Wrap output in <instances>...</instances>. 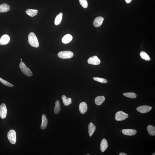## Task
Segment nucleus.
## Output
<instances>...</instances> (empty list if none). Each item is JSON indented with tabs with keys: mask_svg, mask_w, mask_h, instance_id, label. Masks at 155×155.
<instances>
[{
	"mask_svg": "<svg viewBox=\"0 0 155 155\" xmlns=\"http://www.w3.org/2000/svg\"><path fill=\"white\" fill-rule=\"evenodd\" d=\"M28 42L31 46L37 48L39 46V43L36 35L33 32H31L28 37Z\"/></svg>",
	"mask_w": 155,
	"mask_h": 155,
	"instance_id": "1",
	"label": "nucleus"
},
{
	"mask_svg": "<svg viewBox=\"0 0 155 155\" xmlns=\"http://www.w3.org/2000/svg\"><path fill=\"white\" fill-rule=\"evenodd\" d=\"M19 67L22 72L26 76H32V73L30 69L26 66L22 60H21V62L20 63Z\"/></svg>",
	"mask_w": 155,
	"mask_h": 155,
	"instance_id": "2",
	"label": "nucleus"
},
{
	"mask_svg": "<svg viewBox=\"0 0 155 155\" xmlns=\"http://www.w3.org/2000/svg\"><path fill=\"white\" fill-rule=\"evenodd\" d=\"M74 54L70 51H63L60 52L58 54L59 57L62 59H70L73 56Z\"/></svg>",
	"mask_w": 155,
	"mask_h": 155,
	"instance_id": "3",
	"label": "nucleus"
},
{
	"mask_svg": "<svg viewBox=\"0 0 155 155\" xmlns=\"http://www.w3.org/2000/svg\"><path fill=\"white\" fill-rule=\"evenodd\" d=\"M8 139L11 143L15 144L16 142V133L13 130H10L7 134Z\"/></svg>",
	"mask_w": 155,
	"mask_h": 155,
	"instance_id": "4",
	"label": "nucleus"
},
{
	"mask_svg": "<svg viewBox=\"0 0 155 155\" xmlns=\"http://www.w3.org/2000/svg\"><path fill=\"white\" fill-rule=\"evenodd\" d=\"M128 115L122 111L118 112L115 115V119L117 121H121L127 118Z\"/></svg>",
	"mask_w": 155,
	"mask_h": 155,
	"instance_id": "5",
	"label": "nucleus"
},
{
	"mask_svg": "<svg viewBox=\"0 0 155 155\" xmlns=\"http://www.w3.org/2000/svg\"><path fill=\"white\" fill-rule=\"evenodd\" d=\"M7 110L6 106L4 103H2L0 106V117L2 119L6 117Z\"/></svg>",
	"mask_w": 155,
	"mask_h": 155,
	"instance_id": "6",
	"label": "nucleus"
},
{
	"mask_svg": "<svg viewBox=\"0 0 155 155\" xmlns=\"http://www.w3.org/2000/svg\"><path fill=\"white\" fill-rule=\"evenodd\" d=\"M88 62L90 64L97 65L100 64L101 61L96 56H94L88 59Z\"/></svg>",
	"mask_w": 155,
	"mask_h": 155,
	"instance_id": "7",
	"label": "nucleus"
},
{
	"mask_svg": "<svg viewBox=\"0 0 155 155\" xmlns=\"http://www.w3.org/2000/svg\"><path fill=\"white\" fill-rule=\"evenodd\" d=\"M152 108L150 106L143 105L137 108L136 110L138 112L141 113H145L149 112Z\"/></svg>",
	"mask_w": 155,
	"mask_h": 155,
	"instance_id": "8",
	"label": "nucleus"
},
{
	"mask_svg": "<svg viewBox=\"0 0 155 155\" xmlns=\"http://www.w3.org/2000/svg\"><path fill=\"white\" fill-rule=\"evenodd\" d=\"M122 132L125 135L132 136L136 134L137 131L133 129H124L122 130Z\"/></svg>",
	"mask_w": 155,
	"mask_h": 155,
	"instance_id": "9",
	"label": "nucleus"
},
{
	"mask_svg": "<svg viewBox=\"0 0 155 155\" xmlns=\"http://www.w3.org/2000/svg\"><path fill=\"white\" fill-rule=\"evenodd\" d=\"M10 40V37L8 35H3L0 39V45H5L8 44Z\"/></svg>",
	"mask_w": 155,
	"mask_h": 155,
	"instance_id": "10",
	"label": "nucleus"
},
{
	"mask_svg": "<svg viewBox=\"0 0 155 155\" xmlns=\"http://www.w3.org/2000/svg\"><path fill=\"white\" fill-rule=\"evenodd\" d=\"M104 19L102 17H99L96 18L93 22L94 26L95 27H99L102 24Z\"/></svg>",
	"mask_w": 155,
	"mask_h": 155,
	"instance_id": "11",
	"label": "nucleus"
},
{
	"mask_svg": "<svg viewBox=\"0 0 155 155\" xmlns=\"http://www.w3.org/2000/svg\"><path fill=\"white\" fill-rule=\"evenodd\" d=\"M88 107L87 103L83 102L80 103L79 105V110L82 114H84L87 110Z\"/></svg>",
	"mask_w": 155,
	"mask_h": 155,
	"instance_id": "12",
	"label": "nucleus"
},
{
	"mask_svg": "<svg viewBox=\"0 0 155 155\" xmlns=\"http://www.w3.org/2000/svg\"><path fill=\"white\" fill-rule=\"evenodd\" d=\"M108 147V144L107 140L104 138L102 140L100 144V149L102 152H104Z\"/></svg>",
	"mask_w": 155,
	"mask_h": 155,
	"instance_id": "13",
	"label": "nucleus"
},
{
	"mask_svg": "<svg viewBox=\"0 0 155 155\" xmlns=\"http://www.w3.org/2000/svg\"><path fill=\"white\" fill-rule=\"evenodd\" d=\"M48 124V120L45 114H43L42 117V123L41 128L42 130H44L46 128Z\"/></svg>",
	"mask_w": 155,
	"mask_h": 155,
	"instance_id": "14",
	"label": "nucleus"
},
{
	"mask_svg": "<svg viewBox=\"0 0 155 155\" xmlns=\"http://www.w3.org/2000/svg\"><path fill=\"white\" fill-rule=\"evenodd\" d=\"M88 134L90 136H92L96 130V126L92 122H91L88 125Z\"/></svg>",
	"mask_w": 155,
	"mask_h": 155,
	"instance_id": "15",
	"label": "nucleus"
},
{
	"mask_svg": "<svg viewBox=\"0 0 155 155\" xmlns=\"http://www.w3.org/2000/svg\"><path fill=\"white\" fill-rule=\"evenodd\" d=\"M10 6L6 4H3L0 5V12H5L9 11Z\"/></svg>",
	"mask_w": 155,
	"mask_h": 155,
	"instance_id": "16",
	"label": "nucleus"
},
{
	"mask_svg": "<svg viewBox=\"0 0 155 155\" xmlns=\"http://www.w3.org/2000/svg\"><path fill=\"white\" fill-rule=\"evenodd\" d=\"M73 39L72 35L70 34L65 35L62 39V42L64 44H67L71 41Z\"/></svg>",
	"mask_w": 155,
	"mask_h": 155,
	"instance_id": "17",
	"label": "nucleus"
},
{
	"mask_svg": "<svg viewBox=\"0 0 155 155\" xmlns=\"http://www.w3.org/2000/svg\"><path fill=\"white\" fill-rule=\"evenodd\" d=\"M105 100V98L103 96H99L96 97L95 102L97 105H101Z\"/></svg>",
	"mask_w": 155,
	"mask_h": 155,
	"instance_id": "18",
	"label": "nucleus"
},
{
	"mask_svg": "<svg viewBox=\"0 0 155 155\" xmlns=\"http://www.w3.org/2000/svg\"><path fill=\"white\" fill-rule=\"evenodd\" d=\"M62 99L63 103L65 105L68 106L69 105L71 104L72 99L70 98H67L65 95L62 96Z\"/></svg>",
	"mask_w": 155,
	"mask_h": 155,
	"instance_id": "19",
	"label": "nucleus"
},
{
	"mask_svg": "<svg viewBox=\"0 0 155 155\" xmlns=\"http://www.w3.org/2000/svg\"><path fill=\"white\" fill-rule=\"evenodd\" d=\"M61 110V105L59 101L57 100L55 103V107L54 108V112L56 114L59 113Z\"/></svg>",
	"mask_w": 155,
	"mask_h": 155,
	"instance_id": "20",
	"label": "nucleus"
},
{
	"mask_svg": "<svg viewBox=\"0 0 155 155\" xmlns=\"http://www.w3.org/2000/svg\"><path fill=\"white\" fill-rule=\"evenodd\" d=\"M147 130L150 135L154 136L155 135V127L153 125H148L147 127Z\"/></svg>",
	"mask_w": 155,
	"mask_h": 155,
	"instance_id": "21",
	"label": "nucleus"
},
{
	"mask_svg": "<svg viewBox=\"0 0 155 155\" xmlns=\"http://www.w3.org/2000/svg\"><path fill=\"white\" fill-rule=\"evenodd\" d=\"M38 10H36L28 9L26 10V14L31 17H33L37 14Z\"/></svg>",
	"mask_w": 155,
	"mask_h": 155,
	"instance_id": "22",
	"label": "nucleus"
},
{
	"mask_svg": "<svg viewBox=\"0 0 155 155\" xmlns=\"http://www.w3.org/2000/svg\"><path fill=\"white\" fill-rule=\"evenodd\" d=\"M140 56L141 58L145 60L146 61H149L150 58L148 55L147 53L144 51H141L140 53Z\"/></svg>",
	"mask_w": 155,
	"mask_h": 155,
	"instance_id": "23",
	"label": "nucleus"
},
{
	"mask_svg": "<svg viewBox=\"0 0 155 155\" xmlns=\"http://www.w3.org/2000/svg\"><path fill=\"white\" fill-rule=\"evenodd\" d=\"M62 15L63 13L61 12L56 17L54 22L55 25H58L61 23Z\"/></svg>",
	"mask_w": 155,
	"mask_h": 155,
	"instance_id": "24",
	"label": "nucleus"
},
{
	"mask_svg": "<svg viewBox=\"0 0 155 155\" xmlns=\"http://www.w3.org/2000/svg\"><path fill=\"white\" fill-rule=\"evenodd\" d=\"M123 94L125 97L130 98L134 99L137 97L136 94L134 93H124Z\"/></svg>",
	"mask_w": 155,
	"mask_h": 155,
	"instance_id": "25",
	"label": "nucleus"
},
{
	"mask_svg": "<svg viewBox=\"0 0 155 155\" xmlns=\"http://www.w3.org/2000/svg\"><path fill=\"white\" fill-rule=\"evenodd\" d=\"M93 79H94V80L96 81L97 82L101 83H106L107 82V80L104 79V78L94 77L93 78Z\"/></svg>",
	"mask_w": 155,
	"mask_h": 155,
	"instance_id": "26",
	"label": "nucleus"
},
{
	"mask_svg": "<svg viewBox=\"0 0 155 155\" xmlns=\"http://www.w3.org/2000/svg\"><path fill=\"white\" fill-rule=\"evenodd\" d=\"M0 82H1L6 86L10 87H12L14 86V85L10 83L9 82L7 81L6 80H4V79H1V78H0Z\"/></svg>",
	"mask_w": 155,
	"mask_h": 155,
	"instance_id": "27",
	"label": "nucleus"
},
{
	"mask_svg": "<svg viewBox=\"0 0 155 155\" xmlns=\"http://www.w3.org/2000/svg\"><path fill=\"white\" fill-rule=\"evenodd\" d=\"M80 3L83 8H87L88 3L87 0H79Z\"/></svg>",
	"mask_w": 155,
	"mask_h": 155,
	"instance_id": "28",
	"label": "nucleus"
},
{
	"mask_svg": "<svg viewBox=\"0 0 155 155\" xmlns=\"http://www.w3.org/2000/svg\"><path fill=\"white\" fill-rule=\"evenodd\" d=\"M125 1L128 4L130 3L131 1H132V0H125Z\"/></svg>",
	"mask_w": 155,
	"mask_h": 155,
	"instance_id": "29",
	"label": "nucleus"
},
{
	"mask_svg": "<svg viewBox=\"0 0 155 155\" xmlns=\"http://www.w3.org/2000/svg\"><path fill=\"white\" fill-rule=\"evenodd\" d=\"M119 155H127L125 153H119Z\"/></svg>",
	"mask_w": 155,
	"mask_h": 155,
	"instance_id": "30",
	"label": "nucleus"
},
{
	"mask_svg": "<svg viewBox=\"0 0 155 155\" xmlns=\"http://www.w3.org/2000/svg\"><path fill=\"white\" fill-rule=\"evenodd\" d=\"M155 153H153V154H152V155H155Z\"/></svg>",
	"mask_w": 155,
	"mask_h": 155,
	"instance_id": "31",
	"label": "nucleus"
},
{
	"mask_svg": "<svg viewBox=\"0 0 155 155\" xmlns=\"http://www.w3.org/2000/svg\"><path fill=\"white\" fill-rule=\"evenodd\" d=\"M20 60H22V59H20Z\"/></svg>",
	"mask_w": 155,
	"mask_h": 155,
	"instance_id": "32",
	"label": "nucleus"
}]
</instances>
